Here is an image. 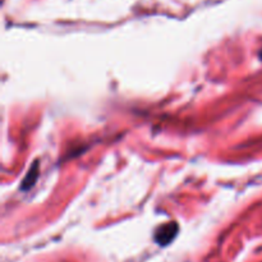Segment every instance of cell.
I'll return each mask as SVG.
<instances>
[{
	"mask_svg": "<svg viewBox=\"0 0 262 262\" xmlns=\"http://www.w3.org/2000/svg\"><path fill=\"white\" fill-rule=\"evenodd\" d=\"M178 224L177 223H168L164 224L156 230L155 233V241L160 246H168L174 238L178 234Z\"/></svg>",
	"mask_w": 262,
	"mask_h": 262,
	"instance_id": "6da1fadb",
	"label": "cell"
},
{
	"mask_svg": "<svg viewBox=\"0 0 262 262\" xmlns=\"http://www.w3.org/2000/svg\"><path fill=\"white\" fill-rule=\"evenodd\" d=\"M37 168L38 165L37 164H35V165L32 166V169H30V171H28L27 177L25 178V181H23V184H22V189H30L31 187L35 184L36 179H37L38 174H37Z\"/></svg>",
	"mask_w": 262,
	"mask_h": 262,
	"instance_id": "7a4b0ae2",
	"label": "cell"
},
{
	"mask_svg": "<svg viewBox=\"0 0 262 262\" xmlns=\"http://www.w3.org/2000/svg\"><path fill=\"white\" fill-rule=\"evenodd\" d=\"M258 55H260V59L262 60V49L260 50V54H258Z\"/></svg>",
	"mask_w": 262,
	"mask_h": 262,
	"instance_id": "3957f363",
	"label": "cell"
}]
</instances>
